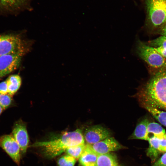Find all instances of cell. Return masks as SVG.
Segmentation results:
<instances>
[{"label":"cell","mask_w":166,"mask_h":166,"mask_svg":"<svg viewBox=\"0 0 166 166\" xmlns=\"http://www.w3.org/2000/svg\"><path fill=\"white\" fill-rule=\"evenodd\" d=\"M147 45L153 47H162L166 48V37L162 36L148 41Z\"/></svg>","instance_id":"21"},{"label":"cell","mask_w":166,"mask_h":166,"mask_svg":"<svg viewBox=\"0 0 166 166\" xmlns=\"http://www.w3.org/2000/svg\"><path fill=\"white\" fill-rule=\"evenodd\" d=\"M6 81L8 85V94L12 96L20 88L21 84V78L18 75L14 74L10 76Z\"/></svg>","instance_id":"16"},{"label":"cell","mask_w":166,"mask_h":166,"mask_svg":"<svg viewBox=\"0 0 166 166\" xmlns=\"http://www.w3.org/2000/svg\"><path fill=\"white\" fill-rule=\"evenodd\" d=\"M0 147L18 165L20 161V147L11 135H5L0 136Z\"/></svg>","instance_id":"8"},{"label":"cell","mask_w":166,"mask_h":166,"mask_svg":"<svg viewBox=\"0 0 166 166\" xmlns=\"http://www.w3.org/2000/svg\"><path fill=\"white\" fill-rule=\"evenodd\" d=\"M98 156L90 144H86L79 159V163L82 166H96Z\"/></svg>","instance_id":"12"},{"label":"cell","mask_w":166,"mask_h":166,"mask_svg":"<svg viewBox=\"0 0 166 166\" xmlns=\"http://www.w3.org/2000/svg\"><path fill=\"white\" fill-rule=\"evenodd\" d=\"M152 166H166V152Z\"/></svg>","instance_id":"24"},{"label":"cell","mask_w":166,"mask_h":166,"mask_svg":"<svg viewBox=\"0 0 166 166\" xmlns=\"http://www.w3.org/2000/svg\"><path fill=\"white\" fill-rule=\"evenodd\" d=\"M0 93L8 94V85L6 80L0 83Z\"/></svg>","instance_id":"25"},{"label":"cell","mask_w":166,"mask_h":166,"mask_svg":"<svg viewBox=\"0 0 166 166\" xmlns=\"http://www.w3.org/2000/svg\"><path fill=\"white\" fill-rule=\"evenodd\" d=\"M135 94L141 107L148 106L166 111V68L155 69Z\"/></svg>","instance_id":"1"},{"label":"cell","mask_w":166,"mask_h":166,"mask_svg":"<svg viewBox=\"0 0 166 166\" xmlns=\"http://www.w3.org/2000/svg\"><path fill=\"white\" fill-rule=\"evenodd\" d=\"M85 141L82 131L78 129L65 132L58 138L53 140L36 142L31 146L41 148L44 155L51 159L60 155L69 147L85 144Z\"/></svg>","instance_id":"2"},{"label":"cell","mask_w":166,"mask_h":166,"mask_svg":"<svg viewBox=\"0 0 166 166\" xmlns=\"http://www.w3.org/2000/svg\"><path fill=\"white\" fill-rule=\"evenodd\" d=\"M146 11V24L158 31L166 23V0H143Z\"/></svg>","instance_id":"3"},{"label":"cell","mask_w":166,"mask_h":166,"mask_svg":"<svg viewBox=\"0 0 166 166\" xmlns=\"http://www.w3.org/2000/svg\"><path fill=\"white\" fill-rule=\"evenodd\" d=\"M136 43V54L149 66L155 69L166 68V58L159 53L154 47L139 39Z\"/></svg>","instance_id":"4"},{"label":"cell","mask_w":166,"mask_h":166,"mask_svg":"<svg viewBox=\"0 0 166 166\" xmlns=\"http://www.w3.org/2000/svg\"><path fill=\"white\" fill-rule=\"evenodd\" d=\"M147 132L148 140L153 136L160 138L166 133L165 130L160 124L154 121H150L148 124Z\"/></svg>","instance_id":"17"},{"label":"cell","mask_w":166,"mask_h":166,"mask_svg":"<svg viewBox=\"0 0 166 166\" xmlns=\"http://www.w3.org/2000/svg\"><path fill=\"white\" fill-rule=\"evenodd\" d=\"M96 166H120L116 156L109 152L99 155Z\"/></svg>","instance_id":"15"},{"label":"cell","mask_w":166,"mask_h":166,"mask_svg":"<svg viewBox=\"0 0 166 166\" xmlns=\"http://www.w3.org/2000/svg\"><path fill=\"white\" fill-rule=\"evenodd\" d=\"M77 160L67 154L61 157L57 161L58 166H74Z\"/></svg>","instance_id":"20"},{"label":"cell","mask_w":166,"mask_h":166,"mask_svg":"<svg viewBox=\"0 0 166 166\" xmlns=\"http://www.w3.org/2000/svg\"><path fill=\"white\" fill-rule=\"evenodd\" d=\"M12 135L19 145L22 153H25L28 147L29 138L26 124L21 120L14 124Z\"/></svg>","instance_id":"10"},{"label":"cell","mask_w":166,"mask_h":166,"mask_svg":"<svg viewBox=\"0 0 166 166\" xmlns=\"http://www.w3.org/2000/svg\"><path fill=\"white\" fill-rule=\"evenodd\" d=\"M3 110V109H2V107L0 105V115H1V113H2Z\"/></svg>","instance_id":"28"},{"label":"cell","mask_w":166,"mask_h":166,"mask_svg":"<svg viewBox=\"0 0 166 166\" xmlns=\"http://www.w3.org/2000/svg\"><path fill=\"white\" fill-rule=\"evenodd\" d=\"M22 56L8 54L0 56V79L16 70L19 66Z\"/></svg>","instance_id":"9"},{"label":"cell","mask_w":166,"mask_h":166,"mask_svg":"<svg viewBox=\"0 0 166 166\" xmlns=\"http://www.w3.org/2000/svg\"><path fill=\"white\" fill-rule=\"evenodd\" d=\"M158 32L161 35L166 37V23Z\"/></svg>","instance_id":"27"},{"label":"cell","mask_w":166,"mask_h":166,"mask_svg":"<svg viewBox=\"0 0 166 166\" xmlns=\"http://www.w3.org/2000/svg\"><path fill=\"white\" fill-rule=\"evenodd\" d=\"M85 145V144L71 147L67 149L65 152L67 154L72 156L77 160L79 158L81 155Z\"/></svg>","instance_id":"19"},{"label":"cell","mask_w":166,"mask_h":166,"mask_svg":"<svg viewBox=\"0 0 166 166\" xmlns=\"http://www.w3.org/2000/svg\"><path fill=\"white\" fill-rule=\"evenodd\" d=\"M26 43L20 36L13 34L0 35V56L17 54L21 56L28 50Z\"/></svg>","instance_id":"5"},{"label":"cell","mask_w":166,"mask_h":166,"mask_svg":"<svg viewBox=\"0 0 166 166\" xmlns=\"http://www.w3.org/2000/svg\"><path fill=\"white\" fill-rule=\"evenodd\" d=\"M31 0H0V14H16L31 9Z\"/></svg>","instance_id":"6"},{"label":"cell","mask_w":166,"mask_h":166,"mask_svg":"<svg viewBox=\"0 0 166 166\" xmlns=\"http://www.w3.org/2000/svg\"><path fill=\"white\" fill-rule=\"evenodd\" d=\"M148 141L149 145L146 150V154L152 162H155L161 153L159 150V138L153 136L151 137Z\"/></svg>","instance_id":"14"},{"label":"cell","mask_w":166,"mask_h":166,"mask_svg":"<svg viewBox=\"0 0 166 166\" xmlns=\"http://www.w3.org/2000/svg\"><path fill=\"white\" fill-rule=\"evenodd\" d=\"M154 48L159 53L166 58V48L162 47Z\"/></svg>","instance_id":"26"},{"label":"cell","mask_w":166,"mask_h":166,"mask_svg":"<svg viewBox=\"0 0 166 166\" xmlns=\"http://www.w3.org/2000/svg\"><path fill=\"white\" fill-rule=\"evenodd\" d=\"M11 96L8 94L0 93V105L3 110L6 109L11 105L12 101Z\"/></svg>","instance_id":"22"},{"label":"cell","mask_w":166,"mask_h":166,"mask_svg":"<svg viewBox=\"0 0 166 166\" xmlns=\"http://www.w3.org/2000/svg\"><path fill=\"white\" fill-rule=\"evenodd\" d=\"M147 111L159 123L166 127V111L148 106L142 107Z\"/></svg>","instance_id":"18"},{"label":"cell","mask_w":166,"mask_h":166,"mask_svg":"<svg viewBox=\"0 0 166 166\" xmlns=\"http://www.w3.org/2000/svg\"><path fill=\"white\" fill-rule=\"evenodd\" d=\"M150 121L146 117L139 120L129 139H140L148 140L147 126Z\"/></svg>","instance_id":"13"},{"label":"cell","mask_w":166,"mask_h":166,"mask_svg":"<svg viewBox=\"0 0 166 166\" xmlns=\"http://www.w3.org/2000/svg\"><path fill=\"white\" fill-rule=\"evenodd\" d=\"M90 145L93 150L98 155L117 151L123 147L115 139L111 136Z\"/></svg>","instance_id":"11"},{"label":"cell","mask_w":166,"mask_h":166,"mask_svg":"<svg viewBox=\"0 0 166 166\" xmlns=\"http://www.w3.org/2000/svg\"><path fill=\"white\" fill-rule=\"evenodd\" d=\"M159 150L161 153L166 152V133L161 138H159Z\"/></svg>","instance_id":"23"},{"label":"cell","mask_w":166,"mask_h":166,"mask_svg":"<svg viewBox=\"0 0 166 166\" xmlns=\"http://www.w3.org/2000/svg\"><path fill=\"white\" fill-rule=\"evenodd\" d=\"M83 135L87 144H93L110 137L111 133L103 126L96 125L86 128Z\"/></svg>","instance_id":"7"}]
</instances>
